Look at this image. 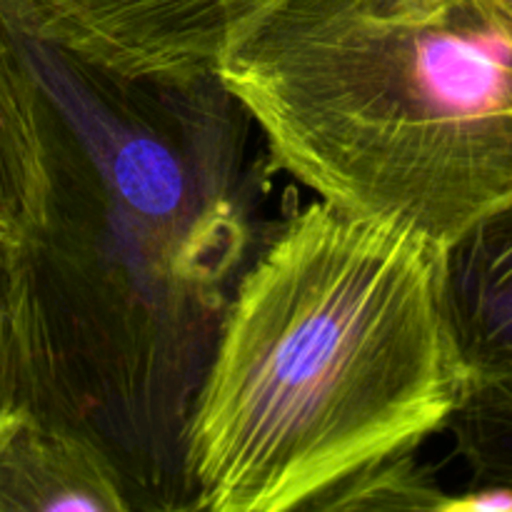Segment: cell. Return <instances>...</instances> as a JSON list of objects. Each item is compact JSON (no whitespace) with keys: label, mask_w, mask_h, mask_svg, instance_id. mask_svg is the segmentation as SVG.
Returning <instances> with one entry per match:
<instances>
[{"label":"cell","mask_w":512,"mask_h":512,"mask_svg":"<svg viewBox=\"0 0 512 512\" xmlns=\"http://www.w3.org/2000/svg\"><path fill=\"white\" fill-rule=\"evenodd\" d=\"M448 495L410 453L383 460L335 485L310 510H440Z\"/></svg>","instance_id":"8"},{"label":"cell","mask_w":512,"mask_h":512,"mask_svg":"<svg viewBox=\"0 0 512 512\" xmlns=\"http://www.w3.org/2000/svg\"><path fill=\"white\" fill-rule=\"evenodd\" d=\"M438 512H512V488L475 485L460 498H445Z\"/></svg>","instance_id":"10"},{"label":"cell","mask_w":512,"mask_h":512,"mask_svg":"<svg viewBox=\"0 0 512 512\" xmlns=\"http://www.w3.org/2000/svg\"><path fill=\"white\" fill-rule=\"evenodd\" d=\"M445 250L315 200L243 275L185 425L193 508H313L470 395Z\"/></svg>","instance_id":"1"},{"label":"cell","mask_w":512,"mask_h":512,"mask_svg":"<svg viewBox=\"0 0 512 512\" xmlns=\"http://www.w3.org/2000/svg\"><path fill=\"white\" fill-rule=\"evenodd\" d=\"M43 380V315L28 248L0 240V453L38 413Z\"/></svg>","instance_id":"7"},{"label":"cell","mask_w":512,"mask_h":512,"mask_svg":"<svg viewBox=\"0 0 512 512\" xmlns=\"http://www.w3.org/2000/svg\"><path fill=\"white\" fill-rule=\"evenodd\" d=\"M130 500L98 440L30 418L0 453V512H125Z\"/></svg>","instance_id":"5"},{"label":"cell","mask_w":512,"mask_h":512,"mask_svg":"<svg viewBox=\"0 0 512 512\" xmlns=\"http://www.w3.org/2000/svg\"><path fill=\"white\" fill-rule=\"evenodd\" d=\"M48 145L40 90L20 40L10 3L0 0V240L30 248L50 223Z\"/></svg>","instance_id":"6"},{"label":"cell","mask_w":512,"mask_h":512,"mask_svg":"<svg viewBox=\"0 0 512 512\" xmlns=\"http://www.w3.org/2000/svg\"><path fill=\"white\" fill-rule=\"evenodd\" d=\"M295 0H23L35 33L120 83L195 85Z\"/></svg>","instance_id":"3"},{"label":"cell","mask_w":512,"mask_h":512,"mask_svg":"<svg viewBox=\"0 0 512 512\" xmlns=\"http://www.w3.org/2000/svg\"><path fill=\"white\" fill-rule=\"evenodd\" d=\"M270 163L448 250L512 203V13L495 0H295L220 63Z\"/></svg>","instance_id":"2"},{"label":"cell","mask_w":512,"mask_h":512,"mask_svg":"<svg viewBox=\"0 0 512 512\" xmlns=\"http://www.w3.org/2000/svg\"><path fill=\"white\" fill-rule=\"evenodd\" d=\"M455 445L475 475V485L512 488V403L470 393L450 423Z\"/></svg>","instance_id":"9"},{"label":"cell","mask_w":512,"mask_h":512,"mask_svg":"<svg viewBox=\"0 0 512 512\" xmlns=\"http://www.w3.org/2000/svg\"><path fill=\"white\" fill-rule=\"evenodd\" d=\"M445 295L470 393L512 403V203L445 250Z\"/></svg>","instance_id":"4"},{"label":"cell","mask_w":512,"mask_h":512,"mask_svg":"<svg viewBox=\"0 0 512 512\" xmlns=\"http://www.w3.org/2000/svg\"><path fill=\"white\" fill-rule=\"evenodd\" d=\"M495 3H500L505 10H508V13H512V0H495Z\"/></svg>","instance_id":"11"}]
</instances>
